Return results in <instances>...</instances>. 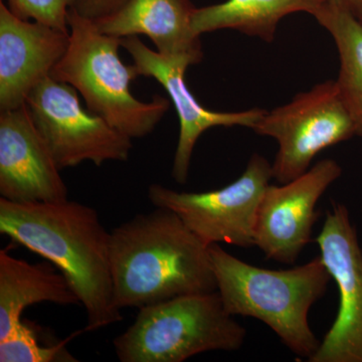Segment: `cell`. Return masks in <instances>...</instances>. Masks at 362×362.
<instances>
[{
  "label": "cell",
  "instance_id": "obj_11",
  "mask_svg": "<svg viewBox=\"0 0 362 362\" xmlns=\"http://www.w3.org/2000/svg\"><path fill=\"white\" fill-rule=\"evenodd\" d=\"M341 175L337 161L323 159L289 182L269 185L257 216L255 247L268 259L294 264L311 242L317 204Z\"/></svg>",
  "mask_w": 362,
  "mask_h": 362
},
{
  "label": "cell",
  "instance_id": "obj_19",
  "mask_svg": "<svg viewBox=\"0 0 362 362\" xmlns=\"http://www.w3.org/2000/svg\"><path fill=\"white\" fill-rule=\"evenodd\" d=\"M76 0H7L9 11L25 21H37L69 33L68 18Z\"/></svg>",
  "mask_w": 362,
  "mask_h": 362
},
{
  "label": "cell",
  "instance_id": "obj_13",
  "mask_svg": "<svg viewBox=\"0 0 362 362\" xmlns=\"http://www.w3.org/2000/svg\"><path fill=\"white\" fill-rule=\"evenodd\" d=\"M70 32L14 16L0 1V111L25 104L68 49Z\"/></svg>",
  "mask_w": 362,
  "mask_h": 362
},
{
  "label": "cell",
  "instance_id": "obj_17",
  "mask_svg": "<svg viewBox=\"0 0 362 362\" xmlns=\"http://www.w3.org/2000/svg\"><path fill=\"white\" fill-rule=\"evenodd\" d=\"M315 20L337 45L340 96L356 124V136L362 139V21L341 7L327 4Z\"/></svg>",
  "mask_w": 362,
  "mask_h": 362
},
{
  "label": "cell",
  "instance_id": "obj_21",
  "mask_svg": "<svg viewBox=\"0 0 362 362\" xmlns=\"http://www.w3.org/2000/svg\"><path fill=\"white\" fill-rule=\"evenodd\" d=\"M331 6L341 7L362 21V0H327Z\"/></svg>",
  "mask_w": 362,
  "mask_h": 362
},
{
  "label": "cell",
  "instance_id": "obj_10",
  "mask_svg": "<svg viewBox=\"0 0 362 362\" xmlns=\"http://www.w3.org/2000/svg\"><path fill=\"white\" fill-rule=\"evenodd\" d=\"M122 47L133 59L138 76L153 78L168 94L180 120V136L173 156L171 175L185 185L189 175L195 145L206 131L214 127H247L252 129L266 113L261 108L218 112L202 106L185 82L189 66L199 62L188 54H165L149 49L139 37L122 39Z\"/></svg>",
  "mask_w": 362,
  "mask_h": 362
},
{
  "label": "cell",
  "instance_id": "obj_2",
  "mask_svg": "<svg viewBox=\"0 0 362 362\" xmlns=\"http://www.w3.org/2000/svg\"><path fill=\"white\" fill-rule=\"evenodd\" d=\"M110 263L121 310L218 290L209 247L165 207L136 214L110 232Z\"/></svg>",
  "mask_w": 362,
  "mask_h": 362
},
{
  "label": "cell",
  "instance_id": "obj_16",
  "mask_svg": "<svg viewBox=\"0 0 362 362\" xmlns=\"http://www.w3.org/2000/svg\"><path fill=\"white\" fill-rule=\"evenodd\" d=\"M327 0H226L221 4L195 7L192 26L195 35L233 30L272 42L280 21L296 13L316 18Z\"/></svg>",
  "mask_w": 362,
  "mask_h": 362
},
{
  "label": "cell",
  "instance_id": "obj_5",
  "mask_svg": "<svg viewBox=\"0 0 362 362\" xmlns=\"http://www.w3.org/2000/svg\"><path fill=\"white\" fill-rule=\"evenodd\" d=\"M218 291L185 295L139 309L113 341L122 362H183L209 351H237L247 337Z\"/></svg>",
  "mask_w": 362,
  "mask_h": 362
},
{
  "label": "cell",
  "instance_id": "obj_14",
  "mask_svg": "<svg viewBox=\"0 0 362 362\" xmlns=\"http://www.w3.org/2000/svg\"><path fill=\"white\" fill-rule=\"evenodd\" d=\"M192 0H127L115 13L94 21L100 32L124 39L144 35L165 54L204 58L201 37L192 30Z\"/></svg>",
  "mask_w": 362,
  "mask_h": 362
},
{
  "label": "cell",
  "instance_id": "obj_8",
  "mask_svg": "<svg viewBox=\"0 0 362 362\" xmlns=\"http://www.w3.org/2000/svg\"><path fill=\"white\" fill-rule=\"evenodd\" d=\"M78 95L49 76L26 98V109L59 169L127 161L133 139L83 106Z\"/></svg>",
  "mask_w": 362,
  "mask_h": 362
},
{
  "label": "cell",
  "instance_id": "obj_15",
  "mask_svg": "<svg viewBox=\"0 0 362 362\" xmlns=\"http://www.w3.org/2000/svg\"><path fill=\"white\" fill-rule=\"evenodd\" d=\"M68 306L80 300L51 264H32L0 252V339L21 322L26 307L40 303Z\"/></svg>",
  "mask_w": 362,
  "mask_h": 362
},
{
  "label": "cell",
  "instance_id": "obj_7",
  "mask_svg": "<svg viewBox=\"0 0 362 362\" xmlns=\"http://www.w3.org/2000/svg\"><path fill=\"white\" fill-rule=\"evenodd\" d=\"M271 180L272 164L255 153L243 175L225 187L185 192L154 183L147 195L154 206L175 211L206 246L223 243L251 247L259 204Z\"/></svg>",
  "mask_w": 362,
  "mask_h": 362
},
{
  "label": "cell",
  "instance_id": "obj_9",
  "mask_svg": "<svg viewBox=\"0 0 362 362\" xmlns=\"http://www.w3.org/2000/svg\"><path fill=\"white\" fill-rule=\"evenodd\" d=\"M339 291L334 322L309 362H362V250L344 204L332 202L316 238Z\"/></svg>",
  "mask_w": 362,
  "mask_h": 362
},
{
  "label": "cell",
  "instance_id": "obj_1",
  "mask_svg": "<svg viewBox=\"0 0 362 362\" xmlns=\"http://www.w3.org/2000/svg\"><path fill=\"white\" fill-rule=\"evenodd\" d=\"M0 233L65 276L87 315L84 331L122 320L114 298L110 232L96 209L66 199L18 204L0 197Z\"/></svg>",
  "mask_w": 362,
  "mask_h": 362
},
{
  "label": "cell",
  "instance_id": "obj_3",
  "mask_svg": "<svg viewBox=\"0 0 362 362\" xmlns=\"http://www.w3.org/2000/svg\"><path fill=\"white\" fill-rule=\"evenodd\" d=\"M209 251L226 310L266 324L290 351L309 361L320 344L309 311L332 279L320 257L295 268L270 270L238 259L220 244Z\"/></svg>",
  "mask_w": 362,
  "mask_h": 362
},
{
  "label": "cell",
  "instance_id": "obj_20",
  "mask_svg": "<svg viewBox=\"0 0 362 362\" xmlns=\"http://www.w3.org/2000/svg\"><path fill=\"white\" fill-rule=\"evenodd\" d=\"M127 0H76L73 9L93 21L101 20L118 11Z\"/></svg>",
  "mask_w": 362,
  "mask_h": 362
},
{
  "label": "cell",
  "instance_id": "obj_4",
  "mask_svg": "<svg viewBox=\"0 0 362 362\" xmlns=\"http://www.w3.org/2000/svg\"><path fill=\"white\" fill-rule=\"evenodd\" d=\"M68 23V49L51 77L75 88L90 112L131 139L153 132L170 108V99L156 95L144 102L133 96L130 84L139 76L121 59L122 39L100 32L94 21L73 8Z\"/></svg>",
  "mask_w": 362,
  "mask_h": 362
},
{
  "label": "cell",
  "instance_id": "obj_12",
  "mask_svg": "<svg viewBox=\"0 0 362 362\" xmlns=\"http://www.w3.org/2000/svg\"><path fill=\"white\" fill-rule=\"evenodd\" d=\"M0 195L18 204L69 199L61 169L25 105L0 113Z\"/></svg>",
  "mask_w": 362,
  "mask_h": 362
},
{
  "label": "cell",
  "instance_id": "obj_18",
  "mask_svg": "<svg viewBox=\"0 0 362 362\" xmlns=\"http://www.w3.org/2000/svg\"><path fill=\"white\" fill-rule=\"evenodd\" d=\"M65 341L42 346L37 334L28 322L21 321L7 337L0 339V362H77Z\"/></svg>",
  "mask_w": 362,
  "mask_h": 362
},
{
  "label": "cell",
  "instance_id": "obj_6",
  "mask_svg": "<svg viewBox=\"0 0 362 362\" xmlns=\"http://www.w3.org/2000/svg\"><path fill=\"white\" fill-rule=\"evenodd\" d=\"M252 130L277 142L272 175L280 185L304 175L323 150L356 136L337 80L318 83L289 103L266 111Z\"/></svg>",
  "mask_w": 362,
  "mask_h": 362
}]
</instances>
